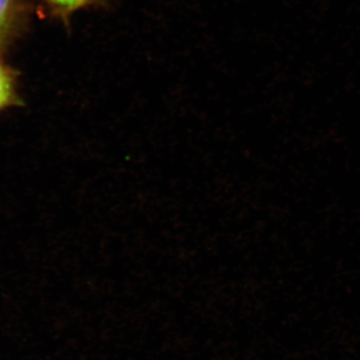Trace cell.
<instances>
[{
	"label": "cell",
	"mask_w": 360,
	"mask_h": 360,
	"mask_svg": "<svg viewBox=\"0 0 360 360\" xmlns=\"http://www.w3.org/2000/svg\"><path fill=\"white\" fill-rule=\"evenodd\" d=\"M20 13L18 0H0V40L13 30Z\"/></svg>",
	"instance_id": "2"
},
{
	"label": "cell",
	"mask_w": 360,
	"mask_h": 360,
	"mask_svg": "<svg viewBox=\"0 0 360 360\" xmlns=\"http://www.w3.org/2000/svg\"><path fill=\"white\" fill-rule=\"evenodd\" d=\"M21 104L15 73L0 61V113Z\"/></svg>",
	"instance_id": "1"
},
{
	"label": "cell",
	"mask_w": 360,
	"mask_h": 360,
	"mask_svg": "<svg viewBox=\"0 0 360 360\" xmlns=\"http://www.w3.org/2000/svg\"><path fill=\"white\" fill-rule=\"evenodd\" d=\"M61 13H70L96 1V0H47Z\"/></svg>",
	"instance_id": "3"
}]
</instances>
